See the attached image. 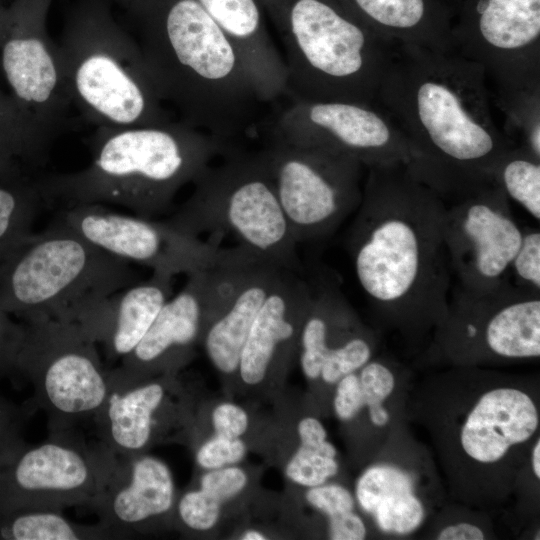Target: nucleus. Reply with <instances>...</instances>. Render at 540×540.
<instances>
[{
  "instance_id": "nucleus-1",
  "label": "nucleus",
  "mask_w": 540,
  "mask_h": 540,
  "mask_svg": "<svg viewBox=\"0 0 540 540\" xmlns=\"http://www.w3.org/2000/svg\"><path fill=\"white\" fill-rule=\"evenodd\" d=\"M375 103L412 147L406 167L445 201L496 183L516 145L493 119L484 70L455 51L397 45Z\"/></svg>"
},
{
  "instance_id": "nucleus-2",
  "label": "nucleus",
  "mask_w": 540,
  "mask_h": 540,
  "mask_svg": "<svg viewBox=\"0 0 540 540\" xmlns=\"http://www.w3.org/2000/svg\"><path fill=\"white\" fill-rule=\"evenodd\" d=\"M367 169L345 241L359 287L400 324H440L453 278L446 202L406 165Z\"/></svg>"
},
{
  "instance_id": "nucleus-3",
  "label": "nucleus",
  "mask_w": 540,
  "mask_h": 540,
  "mask_svg": "<svg viewBox=\"0 0 540 540\" xmlns=\"http://www.w3.org/2000/svg\"><path fill=\"white\" fill-rule=\"evenodd\" d=\"M137 41L153 85L180 121L234 143L263 103L237 51L197 0H136Z\"/></svg>"
},
{
  "instance_id": "nucleus-4",
  "label": "nucleus",
  "mask_w": 540,
  "mask_h": 540,
  "mask_svg": "<svg viewBox=\"0 0 540 540\" xmlns=\"http://www.w3.org/2000/svg\"><path fill=\"white\" fill-rule=\"evenodd\" d=\"M225 145L180 120L100 126L88 141L91 161L85 168L36 178L46 206L113 204L154 219L170 210L178 191L193 183Z\"/></svg>"
},
{
  "instance_id": "nucleus-5",
  "label": "nucleus",
  "mask_w": 540,
  "mask_h": 540,
  "mask_svg": "<svg viewBox=\"0 0 540 540\" xmlns=\"http://www.w3.org/2000/svg\"><path fill=\"white\" fill-rule=\"evenodd\" d=\"M258 1L282 43L286 94L310 100L376 102L397 44L339 0Z\"/></svg>"
},
{
  "instance_id": "nucleus-6",
  "label": "nucleus",
  "mask_w": 540,
  "mask_h": 540,
  "mask_svg": "<svg viewBox=\"0 0 540 540\" xmlns=\"http://www.w3.org/2000/svg\"><path fill=\"white\" fill-rule=\"evenodd\" d=\"M138 281L131 263L56 219L0 262V306L22 321L71 322L86 303Z\"/></svg>"
},
{
  "instance_id": "nucleus-7",
  "label": "nucleus",
  "mask_w": 540,
  "mask_h": 540,
  "mask_svg": "<svg viewBox=\"0 0 540 540\" xmlns=\"http://www.w3.org/2000/svg\"><path fill=\"white\" fill-rule=\"evenodd\" d=\"M220 155L222 161L203 170L190 197L165 221L193 236L209 233L220 240L230 235L237 247L305 274L262 151L229 144Z\"/></svg>"
},
{
  "instance_id": "nucleus-8",
  "label": "nucleus",
  "mask_w": 540,
  "mask_h": 540,
  "mask_svg": "<svg viewBox=\"0 0 540 540\" xmlns=\"http://www.w3.org/2000/svg\"><path fill=\"white\" fill-rule=\"evenodd\" d=\"M58 46L71 102L96 127L152 126L173 120L137 40L103 9L77 12Z\"/></svg>"
},
{
  "instance_id": "nucleus-9",
  "label": "nucleus",
  "mask_w": 540,
  "mask_h": 540,
  "mask_svg": "<svg viewBox=\"0 0 540 540\" xmlns=\"http://www.w3.org/2000/svg\"><path fill=\"white\" fill-rule=\"evenodd\" d=\"M22 322L25 332L16 368L33 387V397L26 402L46 412L49 432L73 430L94 420L109 393V369L96 343L71 322Z\"/></svg>"
},
{
  "instance_id": "nucleus-10",
  "label": "nucleus",
  "mask_w": 540,
  "mask_h": 540,
  "mask_svg": "<svg viewBox=\"0 0 540 540\" xmlns=\"http://www.w3.org/2000/svg\"><path fill=\"white\" fill-rule=\"evenodd\" d=\"M261 151L297 243L327 239L358 208L365 167L357 159L272 137Z\"/></svg>"
},
{
  "instance_id": "nucleus-11",
  "label": "nucleus",
  "mask_w": 540,
  "mask_h": 540,
  "mask_svg": "<svg viewBox=\"0 0 540 540\" xmlns=\"http://www.w3.org/2000/svg\"><path fill=\"white\" fill-rule=\"evenodd\" d=\"M453 50L478 64L496 92L540 89V0H456Z\"/></svg>"
},
{
  "instance_id": "nucleus-12",
  "label": "nucleus",
  "mask_w": 540,
  "mask_h": 540,
  "mask_svg": "<svg viewBox=\"0 0 540 540\" xmlns=\"http://www.w3.org/2000/svg\"><path fill=\"white\" fill-rule=\"evenodd\" d=\"M111 457L102 443L87 445L73 430L49 432L0 468V511H62L89 506Z\"/></svg>"
},
{
  "instance_id": "nucleus-13",
  "label": "nucleus",
  "mask_w": 540,
  "mask_h": 540,
  "mask_svg": "<svg viewBox=\"0 0 540 540\" xmlns=\"http://www.w3.org/2000/svg\"><path fill=\"white\" fill-rule=\"evenodd\" d=\"M270 137L344 154L365 168L407 166L414 158L399 126L376 103L291 97Z\"/></svg>"
},
{
  "instance_id": "nucleus-14",
  "label": "nucleus",
  "mask_w": 540,
  "mask_h": 540,
  "mask_svg": "<svg viewBox=\"0 0 540 540\" xmlns=\"http://www.w3.org/2000/svg\"><path fill=\"white\" fill-rule=\"evenodd\" d=\"M249 253L237 247L219 264L188 275L182 290L161 307L137 346L109 369V380L129 384L182 363L228 297Z\"/></svg>"
},
{
  "instance_id": "nucleus-15",
  "label": "nucleus",
  "mask_w": 540,
  "mask_h": 540,
  "mask_svg": "<svg viewBox=\"0 0 540 540\" xmlns=\"http://www.w3.org/2000/svg\"><path fill=\"white\" fill-rule=\"evenodd\" d=\"M522 236L497 183L446 202L445 244L452 276L464 290L487 293L511 282Z\"/></svg>"
},
{
  "instance_id": "nucleus-16",
  "label": "nucleus",
  "mask_w": 540,
  "mask_h": 540,
  "mask_svg": "<svg viewBox=\"0 0 540 540\" xmlns=\"http://www.w3.org/2000/svg\"><path fill=\"white\" fill-rule=\"evenodd\" d=\"M49 0H12L0 42V72L16 103L58 136L69 129L67 92L58 44L46 32Z\"/></svg>"
},
{
  "instance_id": "nucleus-17",
  "label": "nucleus",
  "mask_w": 540,
  "mask_h": 540,
  "mask_svg": "<svg viewBox=\"0 0 540 540\" xmlns=\"http://www.w3.org/2000/svg\"><path fill=\"white\" fill-rule=\"evenodd\" d=\"M57 219L114 256L172 276L213 267L232 249L181 232L165 220L125 215L101 204L60 210Z\"/></svg>"
},
{
  "instance_id": "nucleus-18",
  "label": "nucleus",
  "mask_w": 540,
  "mask_h": 540,
  "mask_svg": "<svg viewBox=\"0 0 540 540\" xmlns=\"http://www.w3.org/2000/svg\"><path fill=\"white\" fill-rule=\"evenodd\" d=\"M175 505L169 467L144 453L120 456L111 451L103 482L88 506L99 523L126 539L166 517Z\"/></svg>"
},
{
  "instance_id": "nucleus-19",
  "label": "nucleus",
  "mask_w": 540,
  "mask_h": 540,
  "mask_svg": "<svg viewBox=\"0 0 540 540\" xmlns=\"http://www.w3.org/2000/svg\"><path fill=\"white\" fill-rule=\"evenodd\" d=\"M170 274L152 275L80 307L71 323L104 348L114 362L128 355L148 331L164 303L172 296Z\"/></svg>"
},
{
  "instance_id": "nucleus-20",
  "label": "nucleus",
  "mask_w": 540,
  "mask_h": 540,
  "mask_svg": "<svg viewBox=\"0 0 540 540\" xmlns=\"http://www.w3.org/2000/svg\"><path fill=\"white\" fill-rule=\"evenodd\" d=\"M241 58L263 103L286 94L282 54L272 40L258 0H197Z\"/></svg>"
},
{
  "instance_id": "nucleus-21",
  "label": "nucleus",
  "mask_w": 540,
  "mask_h": 540,
  "mask_svg": "<svg viewBox=\"0 0 540 540\" xmlns=\"http://www.w3.org/2000/svg\"><path fill=\"white\" fill-rule=\"evenodd\" d=\"M310 297L305 274L283 269L260 307L245 341L239 372L247 384L261 382L301 328Z\"/></svg>"
},
{
  "instance_id": "nucleus-22",
  "label": "nucleus",
  "mask_w": 540,
  "mask_h": 540,
  "mask_svg": "<svg viewBox=\"0 0 540 540\" xmlns=\"http://www.w3.org/2000/svg\"><path fill=\"white\" fill-rule=\"evenodd\" d=\"M283 269L257 256L241 265L228 297L203 336L206 353L221 372L238 369L252 323Z\"/></svg>"
},
{
  "instance_id": "nucleus-23",
  "label": "nucleus",
  "mask_w": 540,
  "mask_h": 540,
  "mask_svg": "<svg viewBox=\"0 0 540 540\" xmlns=\"http://www.w3.org/2000/svg\"><path fill=\"white\" fill-rule=\"evenodd\" d=\"M167 381L123 384L109 380V393L94 418L99 442L120 456L142 454L159 434L168 404Z\"/></svg>"
},
{
  "instance_id": "nucleus-24",
  "label": "nucleus",
  "mask_w": 540,
  "mask_h": 540,
  "mask_svg": "<svg viewBox=\"0 0 540 540\" xmlns=\"http://www.w3.org/2000/svg\"><path fill=\"white\" fill-rule=\"evenodd\" d=\"M538 425V409L528 394L515 388H496L483 394L467 415L460 443L471 459L494 463L511 446L529 440Z\"/></svg>"
},
{
  "instance_id": "nucleus-25",
  "label": "nucleus",
  "mask_w": 540,
  "mask_h": 540,
  "mask_svg": "<svg viewBox=\"0 0 540 540\" xmlns=\"http://www.w3.org/2000/svg\"><path fill=\"white\" fill-rule=\"evenodd\" d=\"M381 36L397 45L454 51L453 7L448 0H339Z\"/></svg>"
},
{
  "instance_id": "nucleus-26",
  "label": "nucleus",
  "mask_w": 540,
  "mask_h": 540,
  "mask_svg": "<svg viewBox=\"0 0 540 540\" xmlns=\"http://www.w3.org/2000/svg\"><path fill=\"white\" fill-rule=\"evenodd\" d=\"M356 497L361 508L387 533H411L424 519V508L414 494L412 478L394 466L368 468L357 481Z\"/></svg>"
},
{
  "instance_id": "nucleus-27",
  "label": "nucleus",
  "mask_w": 540,
  "mask_h": 540,
  "mask_svg": "<svg viewBox=\"0 0 540 540\" xmlns=\"http://www.w3.org/2000/svg\"><path fill=\"white\" fill-rule=\"evenodd\" d=\"M36 176L20 165L0 166V262L33 234L45 205Z\"/></svg>"
},
{
  "instance_id": "nucleus-28",
  "label": "nucleus",
  "mask_w": 540,
  "mask_h": 540,
  "mask_svg": "<svg viewBox=\"0 0 540 540\" xmlns=\"http://www.w3.org/2000/svg\"><path fill=\"white\" fill-rule=\"evenodd\" d=\"M57 137L0 88V166L20 165L38 174Z\"/></svg>"
},
{
  "instance_id": "nucleus-29",
  "label": "nucleus",
  "mask_w": 540,
  "mask_h": 540,
  "mask_svg": "<svg viewBox=\"0 0 540 540\" xmlns=\"http://www.w3.org/2000/svg\"><path fill=\"white\" fill-rule=\"evenodd\" d=\"M119 539L99 522L88 525L67 519L61 511L18 509L0 511V540Z\"/></svg>"
},
{
  "instance_id": "nucleus-30",
  "label": "nucleus",
  "mask_w": 540,
  "mask_h": 540,
  "mask_svg": "<svg viewBox=\"0 0 540 540\" xmlns=\"http://www.w3.org/2000/svg\"><path fill=\"white\" fill-rule=\"evenodd\" d=\"M301 445L286 466V475L293 482L315 487L322 485L338 471L336 449L327 441L322 423L306 417L298 424Z\"/></svg>"
},
{
  "instance_id": "nucleus-31",
  "label": "nucleus",
  "mask_w": 540,
  "mask_h": 540,
  "mask_svg": "<svg viewBox=\"0 0 540 540\" xmlns=\"http://www.w3.org/2000/svg\"><path fill=\"white\" fill-rule=\"evenodd\" d=\"M495 182L507 198L521 206L534 220H540V159L520 145H514L501 159Z\"/></svg>"
},
{
  "instance_id": "nucleus-32",
  "label": "nucleus",
  "mask_w": 540,
  "mask_h": 540,
  "mask_svg": "<svg viewBox=\"0 0 540 540\" xmlns=\"http://www.w3.org/2000/svg\"><path fill=\"white\" fill-rule=\"evenodd\" d=\"M496 103L518 137L517 145L540 159V89L496 92Z\"/></svg>"
},
{
  "instance_id": "nucleus-33",
  "label": "nucleus",
  "mask_w": 540,
  "mask_h": 540,
  "mask_svg": "<svg viewBox=\"0 0 540 540\" xmlns=\"http://www.w3.org/2000/svg\"><path fill=\"white\" fill-rule=\"evenodd\" d=\"M35 410L26 402L17 405L0 397V468L10 463L27 445L23 430Z\"/></svg>"
},
{
  "instance_id": "nucleus-34",
  "label": "nucleus",
  "mask_w": 540,
  "mask_h": 540,
  "mask_svg": "<svg viewBox=\"0 0 540 540\" xmlns=\"http://www.w3.org/2000/svg\"><path fill=\"white\" fill-rule=\"evenodd\" d=\"M372 356L369 339L360 335L333 349L327 356L320 373L326 383L338 382L345 375L364 366Z\"/></svg>"
},
{
  "instance_id": "nucleus-35",
  "label": "nucleus",
  "mask_w": 540,
  "mask_h": 540,
  "mask_svg": "<svg viewBox=\"0 0 540 540\" xmlns=\"http://www.w3.org/2000/svg\"><path fill=\"white\" fill-rule=\"evenodd\" d=\"M221 502L201 488L184 493L176 504L179 522L192 531H206L217 522Z\"/></svg>"
},
{
  "instance_id": "nucleus-36",
  "label": "nucleus",
  "mask_w": 540,
  "mask_h": 540,
  "mask_svg": "<svg viewBox=\"0 0 540 540\" xmlns=\"http://www.w3.org/2000/svg\"><path fill=\"white\" fill-rule=\"evenodd\" d=\"M513 284L540 293V231L524 229L520 246L510 265Z\"/></svg>"
},
{
  "instance_id": "nucleus-37",
  "label": "nucleus",
  "mask_w": 540,
  "mask_h": 540,
  "mask_svg": "<svg viewBox=\"0 0 540 540\" xmlns=\"http://www.w3.org/2000/svg\"><path fill=\"white\" fill-rule=\"evenodd\" d=\"M246 453V446L240 438H226L216 435L196 452V462L204 469H218L239 462Z\"/></svg>"
},
{
  "instance_id": "nucleus-38",
  "label": "nucleus",
  "mask_w": 540,
  "mask_h": 540,
  "mask_svg": "<svg viewBox=\"0 0 540 540\" xmlns=\"http://www.w3.org/2000/svg\"><path fill=\"white\" fill-rule=\"evenodd\" d=\"M359 377L364 405L368 408L381 405L392 393L395 378L392 371L383 363L368 361L361 367Z\"/></svg>"
},
{
  "instance_id": "nucleus-39",
  "label": "nucleus",
  "mask_w": 540,
  "mask_h": 540,
  "mask_svg": "<svg viewBox=\"0 0 540 540\" xmlns=\"http://www.w3.org/2000/svg\"><path fill=\"white\" fill-rule=\"evenodd\" d=\"M11 316L0 306V379L18 375L16 362L25 328Z\"/></svg>"
},
{
  "instance_id": "nucleus-40",
  "label": "nucleus",
  "mask_w": 540,
  "mask_h": 540,
  "mask_svg": "<svg viewBox=\"0 0 540 540\" xmlns=\"http://www.w3.org/2000/svg\"><path fill=\"white\" fill-rule=\"evenodd\" d=\"M246 484L247 476L238 467L212 469L200 479V488L221 503L240 493Z\"/></svg>"
},
{
  "instance_id": "nucleus-41",
  "label": "nucleus",
  "mask_w": 540,
  "mask_h": 540,
  "mask_svg": "<svg viewBox=\"0 0 540 540\" xmlns=\"http://www.w3.org/2000/svg\"><path fill=\"white\" fill-rule=\"evenodd\" d=\"M310 505L325 513L328 518L353 511L354 500L344 487L330 484L310 487L306 493Z\"/></svg>"
},
{
  "instance_id": "nucleus-42",
  "label": "nucleus",
  "mask_w": 540,
  "mask_h": 540,
  "mask_svg": "<svg viewBox=\"0 0 540 540\" xmlns=\"http://www.w3.org/2000/svg\"><path fill=\"white\" fill-rule=\"evenodd\" d=\"M334 398V410L342 420H350L364 405L359 377L354 372L338 381Z\"/></svg>"
},
{
  "instance_id": "nucleus-43",
  "label": "nucleus",
  "mask_w": 540,
  "mask_h": 540,
  "mask_svg": "<svg viewBox=\"0 0 540 540\" xmlns=\"http://www.w3.org/2000/svg\"><path fill=\"white\" fill-rule=\"evenodd\" d=\"M216 435L226 438H240L248 427L247 413L232 403L218 405L212 414Z\"/></svg>"
},
{
  "instance_id": "nucleus-44",
  "label": "nucleus",
  "mask_w": 540,
  "mask_h": 540,
  "mask_svg": "<svg viewBox=\"0 0 540 540\" xmlns=\"http://www.w3.org/2000/svg\"><path fill=\"white\" fill-rule=\"evenodd\" d=\"M329 536L333 540H362L366 527L353 511L329 518Z\"/></svg>"
},
{
  "instance_id": "nucleus-45",
  "label": "nucleus",
  "mask_w": 540,
  "mask_h": 540,
  "mask_svg": "<svg viewBox=\"0 0 540 540\" xmlns=\"http://www.w3.org/2000/svg\"><path fill=\"white\" fill-rule=\"evenodd\" d=\"M440 540H482L484 533L476 525L470 523H457L445 527L437 536Z\"/></svg>"
},
{
  "instance_id": "nucleus-46",
  "label": "nucleus",
  "mask_w": 540,
  "mask_h": 540,
  "mask_svg": "<svg viewBox=\"0 0 540 540\" xmlns=\"http://www.w3.org/2000/svg\"><path fill=\"white\" fill-rule=\"evenodd\" d=\"M368 413L371 422L375 426H384L389 421V413L387 410L381 405L373 406L368 408Z\"/></svg>"
},
{
  "instance_id": "nucleus-47",
  "label": "nucleus",
  "mask_w": 540,
  "mask_h": 540,
  "mask_svg": "<svg viewBox=\"0 0 540 540\" xmlns=\"http://www.w3.org/2000/svg\"><path fill=\"white\" fill-rule=\"evenodd\" d=\"M532 467L536 478H540V441L538 440L534 446L532 454Z\"/></svg>"
},
{
  "instance_id": "nucleus-48",
  "label": "nucleus",
  "mask_w": 540,
  "mask_h": 540,
  "mask_svg": "<svg viewBox=\"0 0 540 540\" xmlns=\"http://www.w3.org/2000/svg\"><path fill=\"white\" fill-rule=\"evenodd\" d=\"M9 5H5L4 0H0V42L6 25Z\"/></svg>"
},
{
  "instance_id": "nucleus-49",
  "label": "nucleus",
  "mask_w": 540,
  "mask_h": 540,
  "mask_svg": "<svg viewBox=\"0 0 540 540\" xmlns=\"http://www.w3.org/2000/svg\"><path fill=\"white\" fill-rule=\"evenodd\" d=\"M244 540H264L266 537L256 530H249L242 535Z\"/></svg>"
},
{
  "instance_id": "nucleus-50",
  "label": "nucleus",
  "mask_w": 540,
  "mask_h": 540,
  "mask_svg": "<svg viewBox=\"0 0 540 540\" xmlns=\"http://www.w3.org/2000/svg\"><path fill=\"white\" fill-rule=\"evenodd\" d=\"M129 6H132L136 0H123Z\"/></svg>"
},
{
  "instance_id": "nucleus-51",
  "label": "nucleus",
  "mask_w": 540,
  "mask_h": 540,
  "mask_svg": "<svg viewBox=\"0 0 540 540\" xmlns=\"http://www.w3.org/2000/svg\"><path fill=\"white\" fill-rule=\"evenodd\" d=\"M448 1L452 4V3L455 2L456 0H448Z\"/></svg>"
}]
</instances>
